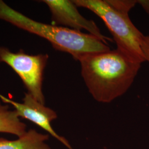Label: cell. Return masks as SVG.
I'll return each mask as SVG.
<instances>
[{"mask_svg":"<svg viewBox=\"0 0 149 149\" xmlns=\"http://www.w3.org/2000/svg\"><path fill=\"white\" fill-rule=\"evenodd\" d=\"M79 61L89 92L96 101L104 103L128 91L142 64L118 49L87 54Z\"/></svg>","mask_w":149,"mask_h":149,"instance_id":"1","label":"cell"},{"mask_svg":"<svg viewBox=\"0 0 149 149\" xmlns=\"http://www.w3.org/2000/svg\"><path fill=\"white\" fill-rule=\"evenodd\" d=\"M0 19L43 38L55 49L69 54L77 61L87 54L110 50L108 44L91 34L36 21L11 8L2 0Z\"/></svg>","mask_w":149,"mask_h":149,"instance_id":"2","label":"cell"},{"mask_svg":"<svg viewBox=\"0 0 149 149\" xmlns=\"http://www.w3.org/2000/svg\"><path fill=\"white\" fill-rule=\"evenodd\" d=\"M77 7L87 8L98 16L111 33L117 49L141 62L145 61L141 43L144 34L130 20L129 14L115 10L106 0H74Z\"/></svg>","mask_w":149,"mask_h":149,"instance_id":"3","label":"cell"},{"mask_svg":"<svg viewBox=\"0 0 149 149\" xmlns=\"http://www.w3.org/2000/svg\"><path fill=\"white\" fill-rule=\"evenodd\" d=\"M49 58L47 54L29 55L23 50L13 53L8 48L0 47V63L11 67L21 79L28 93L43 104L45 102L43 76Z\"/></svg>","mask_w":149,"mask_h":149,"instance_id":"4","label":"cell"},{"mask_svg":"<svg viewBox=\"0 0 149 149\" xmlns=\"http://www.w3.org/2000/svg\"><path fill=\"white\" fill-rule=\"evenodd\" d=\"M40 2L48 6L52 15V24L78 31L85 29L106 44L108 41L113 42L112 39L102 33L95 22L86 19L80 14L72 1L43 0Z\"/></svg>","mask_w":149,"mask_h":149,"instance_id":"5","label":"cell"},{"mask_svg":"<svg viewBox=\"0 0 149 149\" xmlns=\"http://www.w3.org/2000/svg\"><path fill=\"white\" fill-rule=\"evenodd\" d=\"M0 100L3 103L13 107L19 118L26 119L36 124L67 148L72 149L68 140L56 133L52 126L51 123L58 118L57 113L53 109L38 101L28 92L24 94L22 103L13 101L1 94Z\"/></svg>","mask_w":149,"mask_h":149,"instance_id":"6","label":"cell"},{"mask_svg":"<svg viewBox=\"0 0 149 149\" xmlns=\"http://www.w3.org/2000/svg\"><path fill=\"white\" fill-rule=\"evenodd\" d=\"M48 134L30 129L16 140L0 138V149H52L47 144Z\"/></svg>","mask_w":149,"mask_h":149,"instance_id":"7","label":"cell"},{"mask_svg":"<svg viewBox=\"0 0 149 149\" xmlns=\"http://www.w3.org/2000/svg\"><path fill=\"white\" fill-rule=\"evenodd\" d=\"M0 100V133L11 134L18 138L27 132V125L21 122L15 110Z\"/></svg>","mask_w":149,"mask_h":149,"instance_id":"8","label":"cell"},{"mask_svg":"<svg viewBox=\"0 0 149 149\" xmlns=\"http://www.w3.org/2000/svg\"><path fill=\"white\" fill-rule=\"evenodd\" d=\"M106 2L115 10L125 14H129L137 4V1L134 0H106Z\"/></svg>","mask_w":149,"mask_h":149,"instance_id":"9","label":"cell"},{"mask_svg":"<svg viewBox=\"0 0 149 149\" xmlns=\"http://www.w3.org/2000/svg\"><path fill=\"white\" fill-rule=\"evenodd\" d=\"M141 48L145 61L149 63V36L144 35L141 43Z\"/></svg>","mask_w":149,"mask_h":149,"instance_id":"10","label":"cell"},{"mask_svg":"<svg viewBox=\"0 0 149 149\" xmlns=\"http://www.w3.org/2000/svg\"><path fill=\"white\" fill-rule=\"evenodd\" d=\"M137 4L141 6V7L149 15V0H138Z\"/></svg>","mask_w":149,"mask_h":149,"instance_id":"11","label":"cell"}]
</instances>
